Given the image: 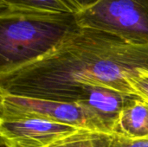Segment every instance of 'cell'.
Returning <instances> with one entry per match:
<instances>
[{
  "mask_svg": "<svg viewBox=\"0 0 148 147\" xmlns=\"http://www.w3.org/2000/svg\"><path fill=\"white\" fill-rule=\"evenodd\" d=\"M148 70V46L79 28L42 57L0 74V91L65 102L83 101L93 88L135 94L127 78Z\"/></svg>",
  "mask_w": 148,
  "mask_h": 147,
  "instance_id": "1",
  "label": "cell"
},
{
  "mask_svg": "<svg viewBox=\"0 0 148 147\" xmlns=\"http://www.w3.org/2000/svg\"><path fill=\"white\" fill-rule=\"evenodd\" d=\"M79 28L75 13L0 10V74L42 57Z\"/></svg>",
  "mask_w": 148,
  "mask_h": 147,
  "instance_id": "2",
  "label": "cell"
},
{
  "mask_svg": "<svg viewBox=\"0 0 148 147\" xmlns=\"http://www.w3.org/2000/svg\"><path fill=\"white\" fill-rule=\"evenodd\" d=\"M40 119L112 135L108 123L83 101L65 102L0 91V120Z\"/></svg>",
  "mask_w": 148,
  "mask_h": 147,
  "instance_id": "3",
  "label": "cell"
},
{
  "mask_svg": "<svg viewBox=\"0 0 148 147\" xmlns=\"http://www.w3.org/2000/svg\"><path fill=\"white\" fill-rule=\"evenodd\" d=\"M81 28L113 35L134 45L148 46V0H101L76 13Z\"/></svg>",
  "mask_w": 148,
  "mask_h": 147,
  "instance_id": "4",
  "label": "cell"
},
{
  "mask_svg": "<svg viewBox=\"0 0 148 147\" xmlns=\"http://www.w3.org/2000/svg\"><path fill=\"white\" fill-rule=\"evenodd\" d=\"M78 130L73 126L40 119L0 120L4 147H49Z\"/></svg>",
  "mask_w": 148,
  "mask_h": 147,
  "instance_id": "5",
  "label": "cell"
},
{
  "mask_svg": "<svg viewBox=\"0 0 148 147\" xmlns=\"http://www.w3.org/2000/svg\"><path fill=\"white\" fill-rule=\"evenodd\" d=\"M113 134L129 139L148 138V103L142 98H134L120 113Z\"/></svg>",
  "mask_w": 148,
  "mask_h": 147,
  "instance_id": "6",
  "label": "cell"
},
{
  "mask_svg": "<svg viewBox=\"0 0 148 147\" xmlns=\"http://www.w3.org/2000/svg\"><path fill=\"white\" fill-rule=\"evenodd\" d=\"M137 96L103 88H93L83 102L93 108L108 123L113 133L120 113Z\"/></svg>",
  "mask_w": 148,
  "mask_h": 147,
  "instance_id": "7",
  "label": "cell"
},
{
  "mask_svg": "<svg viewBox=\"0 0 148 147\" xmlns=\"http://www.w3.org/2000/svg\"><path fill=\"white\" fill-rule=\"evenodd\" d=\"M0 10L46 13H73L61 0H0Z\"/></svg>",
  "mask_w": 148,
  "mask_h": 147,
  "instance_id": "8",
  "label": "cell"
},
{
  "mask_svg": "<svg viewBox=\"0 0 148 147\" xmlns=\"http://www.w3.org/2000/svg\"><path fill=\"white\" fill-rule=\"evenodd\" d=\"M110 135L80 129L49 147H108Z\"/></svg>",
  "mask_w": 148,
  "mask_h": 147,
  "instance_id": "9",
  "label": "cell"
},
{
  "mask_svg": "<svg viewBox=\"0 0 148 147\" xmlns=\"http://www.w3.org/2000/svg\"><path fill=\"white\" fill-rule=\"evenodd\" d=\"M127 81L133 88L134 93L148 103V70L140 69L129 75Z\"/></svg>",
  "mask_w": 148,
  "mask_h": 147,
  "instance_id": "10",
  "label": "cell"
},
{
  "mask_svg": "<svg viewBox=\"0 0 148 147\" xmlns=\"http://www.w3.org/2000/svg\"><path fill=\"white\" fill-rule=\"evenodd\" d=\"M108 147H148V138L129 139L119 135H110Z\"/></svg>",
  "mask_w": 148,
  "mask_h": 147,
  "instance_id": "11",
  "label": "cell"
},
{
  "mask_svg": "<svg viewBox=\"0 0 148 147\" xmlns=\"http://www.w3.org/2000/svg\"><path fill=\"white\" fill-rule=\"evenodd\" d=\"M63 2L73 13H80L88 10L89 8L95 5L101 0H61Z\"/></svg>",
  "mask_w": 148,
  "mask_h": 147,
  "instance_id": "12",
  "label": "cell"
}]
</instances>
